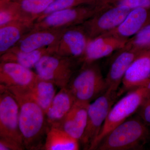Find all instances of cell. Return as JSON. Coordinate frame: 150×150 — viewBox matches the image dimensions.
Wrapping results in <instances>:
<instances>
[{
    "label": "cell",
    "instance_id": "6da1fadb",
    "mask_svg": "<svg viewBox=\"0 0 150 150\" xmlns=\"http://www.w3.org/2000/svg\"><path fill=\"white\" fill-rule=\"evenodd\" d=\"M7 88L18 102L19 126L25 149L43 150L46 136L51 128L46 112L37 103L18 88Z\"/></svg>",
    "mask_w": 150,
    "mask_h": 150
},
{
    "label": "cell",
    "instance_id": "7a4b0ae2",
    "mask_svg": "<svg viewBox=\"0 0 150 150\" xmlns=\"http://www.w3.org/2000/svg\"><path fill=\"white\" fill-rule=\"evenodd\" d=\"M149 135L148 126L139 116L131 117L110 131L96 150H136L143 146Z\"/></svg>",
    "mask_w": 150,
    "mask_h": 150
},
{
    "label": "cell",
    "instance_id": "3957f363",
    "mask_svg": "<svg viewBox=\"0 0 150 150\" xmlns=\"http://www.w3.org/2000/svg\"><path fill=\"white\" fill-rule=\"evenodd\" d=\"M67 87L76 101L89 103L107 90L105 78L96 62L82 64Z\"/></svg>",
    "mask_w": 150,
    "mask_h": 150
},
{
    "label": "cell",
    "instance_id": "277c9868",
    "mask_svg": "<svg viewBox=\"0 0 150 150\" xmlns=\"http://www.w3.org/2000/svg\"><path fill=\"white\" fill-rule=\"evenodd\" d=\"M150 95V91L143 86L128 92L113 104L90 150H96L100 143L110 131L138 112Z\"/></svg>",
    "mask_w": 150,
    "mask_h": 150
},
{
    "label": "cell",
    "instance_id": "5b68a950",
    "mask_svg": "<svg viewBox=\"0 0 150 150\" xmlns=\"http://www.w3.org/2000/svg\"><path fill=\"white\" fill-rule=\"evenodd\" d=\"M81 64L79 59L51 53L42 57L34 69L39 77L61 89L67 87Z\"/></svg>",
    "mask_w": 150,
    "mask_h": 150
},
{
    "label": "cell",
    "instance_id": "8992f818",
    "mask_svg": "<svg viewBox=\"0 0 150 150\" xmlns=\"http://www.w3.org/2000/svg\"><path fill=\"white\" fill-rule=\"evenodd\" d=\"M108 6L83 5L55 12L34 23L30 31L66 28L82 24Z\"/></svg>",
    "mask_w": 150,
    "mask_h": 150
},
{
    "label": "cell",
    "instance_id": "52a82bcc",
    "mask_svg": "<svg viewBox=\"0 0 150 150\" xmlns=\"http://www.w3.org/2000/svg\"><path fill=\"white\" fill-rule=\"evenodd\" d=\"M117 92L106 91L89 105L86 126L80 140L84 149L90 150L110 109L118 98Z\"/></svg>",
    "mask_w": 150,
    "mask_h": 150
},
{
    "label": "cell",
    "instance_id": "ba28073f",
    "mask_svg": "<svg viewBox=\"0 0 150 150\" xmlns=\"http://www.w3.org/2000/svg\"><path fill=\"white\" fill-rule=\"evenodd\" d=\"M19 114L16 98L8 89L0 86V137L23 144L19 126Z\"/></svg>",
    "mask_w": 150,
    "mask_h": 150
},
{
    "label": "cell",
    "instance_id": "9c48e42d",
    "mask_svg": "<svg viewBox=\"0 0 150 150\" xmlns=\"http://www.w3.org/2000/svg\"><path fill=\"white\" fill-rule=\"evenodd\" d=\"M130 11L123 7L109 5L82 24L88 37L92 39L115 29Z\"/></svg>",
    "mask_w": 150,
    "mask_h": 150
},
{
    "label": "cell",
    "instance_id": "30bf717a",
    "mask_svg": "<svg viewBox=\"0 0 150 150\" xmlns=\"http://www.w3.org/2000/svg\"><path fill=\"white\" fill-rule=\"evenodd\" d=\"M90 39L82 24L67 28L56 44L54 53L80 59Z\"/></svg>",
    "mask_w": 150,
    "mask_h": 150
},
{
    "label": "cell",
    "instance_id": "8fae6325",
    "mask_svg": "<svg viewBox=\"0 0 150 150\" xmlns=\"http://www.w3.org/2000/svg\"><path fill=\"white\" fill-rule=\"evenodd\" d=\"M150 81V48L143 51L135 59L123 77L118 98L124 93L144 86Z\"/></svg>",
    "mask_w": 150,
    "mask_h": 150
},
{
    "label": "cell",
    "instance_id": "7c38bea8",
    "mask_svg": "<svg viewBox=\"0 0 150 150\" xmlns=\"http://www.w3.org/2000/svg\"><path fill=\"white\" fill-rule=\"evenodd\" d=\"M128 40L105 33L90 39L83 56L80 59L81 64L96 62L115 51L123 48Z\"/></svg>",
    "mask_w": 150,
    "mask_h": 150
},
{
    "label": "cell",
    "instance_id": "4fadbf2b",
    "mask_svg": "<svg viewBox=\"0 0 150 150\" xmlns=\"http://www.w3.org/2000/svg\"><path fill=\"white\" fill-rule=\"evenodd\" d=\"M38 76L31 69L14 62H1L0 86L24 87L33 83Z\"/></svg>",
    "mask_w": 150,
    "mask_h": 150
},
{
    "label": "cell",
    "instance_id": "5bb4252c",
    "mask_svg": "<svg viewBox=\"0 0 150 150\" xmlns=\"http://www.w3.org/2000/svg\"><path fill=\"white\" fill-rule=\"evenodd\" d=\"M66 28L30 31L10 50L30 52L56 46Z\"/></svg>",
    "mask_w": 150,
    "mask_h": 150
},
{
    "label": "cell",
    "instance_id": "9a60e30c",
    "mask_svg": "<svg viewBox=\"0 0 150 150\" xmlns=\"http://www.w3.org/2000/svg\"><path fill=\"white\" fill-rule=\"evenodd\" d=\"M143 52L131 49H122L117 51L105 78L106 91L118 92L128 68Z\"/></svg>",
    "mask_w": 150,
    "mask_h": 150
},
{
    "label": "cell",
    "instance_id": "2e32d148",
    "mask_svg": "<svg viewBox=\"0 0 150 150\" xmlns=\"http://www.w3.org/2000/svg\"><path fill=\"white\" fill-rule=\"evenodd\" d=\"M76 102L74 97L67 87L60 89L46 112L50 128H59Z\"/></svg>",
    "mask_w": 150,
    "mask_h": 150
},
{
    "label": "cell",
    "instance_id": "e0dca14e",
    "mask_svg": "<svg viewBox=\"0 0 150 150\" xmlns=\"http://www.w3.org/2000/svg\"><path fill=\"white\" fill-rule=\"evenodd\" d=\"M149 22L150 9H134L131 10L118 27L106 33L128 40L137 34Z\"/></svg>",
    "mask_w": 150,
    "mask_h": 150
},
{
    "label": "cell",
    "instance_id": "ac0fdd59",
    "mask_svg": "<svg viewBox=\"0 0 150 150\" xmlns=\"http://www.w3.org/2000/svg\"><path fill=\"white\" fill-rule=\"evenodd\" d=\"M90 103L76 101L59 129L80 142L86 126Z\"/></svg>",
    "mask_w": 150,
    "mask_h": 150
},
{
    "label": "cell",
    "instance_id": "d6986e66",
    "mask_svg": "<svg viewBox=\"0 0 150 150\" xmlns=\"http://www.w3.org/2000/svg\"><path fill=\"white\" fill-rule=\"evenodd\" d=\"M34 23L16 20L0 26V56L7 52L30 31Z\"/></svg>",
    "mask_w": 150,
    "mask_h": 150
},
{
    "label": "cell",
    "instance_id": "ffe728a7",
    "mask_svg": "<svg viewBox=\"0 0 150 150\" xmlns=\"http://www.w3.org/2000/svg\"><path fill=\"white\" fill-rule=\"evenodd\" d=\"M56 87L53 83L38 76L37 79L30 85L17 88L37 103L46 112L56 96Z\"/></svg>",
    "mask_w": 150,
    "mask_h": 150
},
{
    "label": "cell",
    "instance_id": "44dd1931",
    "mask_svg": "<svg viewBox=\"0 0 150 150\" xmlns=\"http://www.w3.org/2000/svg\"><path fill=\"white\" fill-rule=\"evenodd\" d=\"M56 46H50L30 52L10 50L1 56V62L17 63L28 69L34 68L42 57L54 53Z\"/></svg>",
    "mask_w": 150,
    "mask_h": 150
},
{
    "label": "cell",
    "instance_id": "7402d4cb",
    "mask_svg": "<svg viewBox=\"0 0 150 150\" xmlns=\"http://www.w3.org/2000/svg\"><path fill=\"white\" fill-rule=\"evenodd\" d=\"M79 141L57 128H50L48 131L43 150H78Z\"/></svg>",
    "mask_w": 150,
    "mask_h": 150
},
{
    "label": "cell",
    "instance_id": "603a6c76",
    "mask_svg": "<svg viewBox=\"0 0 150 150\" xmlns=\"http://www.w3.org/2000/svg\"><path fill=\"white\" fill-rule=\"evenodd\" d=\"M54 0H16L19 9L25 19L35 21Z\"/></svg>",
    "mask_w": 150,
    "mask_h": 150
},
{
    "label": "cell",
    "instance_id": "cb8c5ba5",
    "mask_svg": "<svg viewBox=\"0 0 150 150\" xmlns=\"http://www.w3.org/2000/svg\"><path fill=\"white\" fill-rule=\"evenodd\" d=\"M16 20L29 21L23 17L15 1L1 0L0 26Z\"/></svg>",
    "mask_w": 150,
    "mask_h": 150
},
{
    "label": "cell",
    "instance_id": "d4e9b609",
    "mask_svg": "<svg viewBox=\"0 0 150 150\" xmlns=\"http://www.w3.org/2000/svg\"><path fill=\"white\" fill-rule=\"evenodd\" d=\"M150 48V22L128 39L122 49L144 51Z\"/></svg>",
    "mask_w": 150,
    "mask_h": 150
},
{
    "label": "cell",
    "instance_id": "484cf974",
    "mask_svg": "<svg viewBox=\"0 0 150 150\" xmlns=\"http://www.w3.org/2000/svg\"><path fill=\"white\" fill-rule=\"evenodd\" d=\"M86 4H88L86 0H54L38 18L35 22L55 12Z\"/></svg>",
    "mask_w": 150,
    "mask_h": 150
},
{
    "label": "cell",
    "instance_id": "4316f807",
    "mask_svg": "<svg viewBox=\"0 0 150 150\" xmlns=\"http://www.w3.org/2000/svg\"><path fill=\"white\" fill-rule=\"evenodd\" d=\"M110 5L123 7L130 10L139 8L150 9V0H115Z\"/></svg>",
    "mask_w": 150,
    "mask_h": 150
},
{
    "label": "cell",
    "instance_id": "83f0119b",
    "mask_svg": "<svg viewBox=\"0 0 150 150\" xmlns=\"http://www.w3.org/2000/svg\"><path fill=\"white\" fill-rule=\"evenodd\" d=\"M24 145L8 138L0 137V150H24Z\"/></svg>",
    "mask_w": 150,
    "mask_h": 150
},
{
    "label": "cell",
    "instance_id": "f1b7e54d",
    "mask_svg": "<svg viewBox=\"0 0 150 150\" xmlns=\"http://www.w3.org/2000/svg\"><path fill=\"white\" fill-rule=\"evenodd\" d=\"M138 116L148 126H150V95L138 110Z\"/></svg>",
    "mask_w": 150,
    "mask_h": 150
},
{
    "label": "cell",
    "instance_id": "f546056e",
    "mask_svg": "<svg viewBox=\"0 0 150 150\" xmlns=\"http://www.w3.org/2000/svg\"><path fill=\"white\" fill-rule=\"evenodd\" d=\"M88 5L94 6H98L108 4L105 3V0H86Z\"/></svg>",
    "mask_w": 150,
    "mask_h": 150
},
{
    "label": "cell",
    "instance_id": "4dcf8cb0",
    "mask_svg": "<svg viewBox=\"0 0 150 150\" xmlns=\"http://www.w3.org/2000/svg\"><path fill=\"white\" fill-rule=\"evenodd\" d=\"M144 86L146 87L150 91V81L145 85Z\"/></svg>",
    "mask_w": 150,
    "mask_h": 150
},
{
    "label": "cell",
    "instance_id": "1f68e13d",
    "mask_svg": "<svg viewBox=\"0 0 150 150\" xmlns=\"http://www.w3.org/2000/svg\"><path fill=\"white\" fill-rule=\"evenodd\" d=\"M115 1V0H105V3H106V4L110 5L111 3Z\"/></svg>",
    "mask_w": 150,
    "mask_h": 150
},
{
    "label": "cell",
    "instance_id": "d6a6232c",
    "mask_svg": "<svg viewBox=\"0 0 150 150\" xmlns=\"http://www.w3.org/2000/svg\"><path fill=\"white\" fill-rule=\"evenodd\" d=\"M12 1H16V0H12Z\"/></svg>",
    "mask_w": 150,
    "mask_h": 150
}]
</instances>
